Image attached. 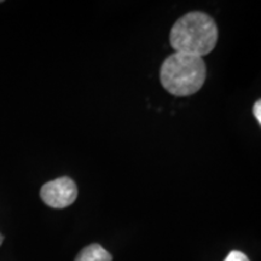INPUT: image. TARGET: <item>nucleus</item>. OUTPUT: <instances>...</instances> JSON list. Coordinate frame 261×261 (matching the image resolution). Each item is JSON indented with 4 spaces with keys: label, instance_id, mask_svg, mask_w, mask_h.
Returning <instances> with one entry per match:
<instances>
[{
    "label": "nucleus",
    "instance_id": "nucleus-2",
    "mask_svg": "<svg viewBox=\"0 0 261 261\" xmlns=\"http://www.w3.org/2000/svg\"><path fill=\"white\" fill-rule=\"evenodd\" d=\"M207 79L203 58L174 52L163 61L160 68V81L163 89L178 97L191 96L201 90Z\"/></svg>",
    "mask_w": 261,
    "mask_h": 261
},
{
    "label": "nucleus",
    "instance_id": "nucleus-5",
    "mask_svg": "<svg viewBox=\"0 0 261 261\" xmlns=\"http://www.w3.org/2000/svg\"><path fill=\"white\" fill-rule=\"evenodd\" d=\"M224 261H250L248 259V256L246 254L240 252V250H232L228 255L226 256V259Z\"/></svg>",
    "mask_w": 261,
    "mask_h": 261
},
{
    "label": "nucleus",
    "instance_id": "nucleus-3",
    "mask_svg": "<svg viewBox=\"0 0 261 261\" xmlns=\"http://www.w3.org/2000/svg\"><path fill=\"white\" fill-rule=\"evenodd\" d=\"M40 196L48 207L62 210L74 203L77 197V188L73 179L61 177L42 185Z\"/></svg>",
    "mask_w": 261,
    "mask_h": 261
},
{
    "label": "nucleus",
    "instance_id": "nucleus-6",
    "mask_svg": "<svg viewBox=\"0 0 261 261\" xmlns=\"http://www.w3.org/2000/svg\"><path fill=\"white\" fill-rule=\"evenodd\" d=\"M253 113H254V116H255V119L257 120V122H259V125H261V102L260 100H257V102H255V104H254Z\"/></svg>",
    "mask_w": 261,
    "mask_h": 261
},
{
    "label": "nucleus",
    "instance_id": "nucleus-7",
    "mask_svg": "<svg viewBox=\"0 0 261 261\" xmlns=\"http://www.w3.org/2000/svg\"><path fill=\"white\" fill-rule=\"evenodd\" d=\"M2 243H3V236L2 233H0V246H2Z\"/></svg>",
    "mask_w": 261,
    "mask_h": 261
},
{
    "label": "nucleus",
    "instance_id": "nucleus-1",
    "mask_svg": "<svg viewBox=\"0 0 261 261\" xmlns=\"http://www.w3.org/2000/svg\"><path fill=\"white\" fill-rule=\"evenodd\" d=\"M218 25L204 12H189L175 22L169 42L175 52L203 57L213 51L218 42Z\"/></svg>",
    "mask_w": 261,
    "mask_h": 261
},
{
    "label": "nucleus",
    "instance_id": "nucleus-4",
    "mask_svg": "<svg viewBox=\"0 0 261 261\" xmlns=\"http://www.w3.org/2000/svg\"><path fill=\"white\" fill-rule=\"evenodd\" d=\"M75 261H113V256L102 246L94 243L85 247Z\"/></svg>",
    "mask_w": 261,
    "mask_h": 261
}]
</instances>
